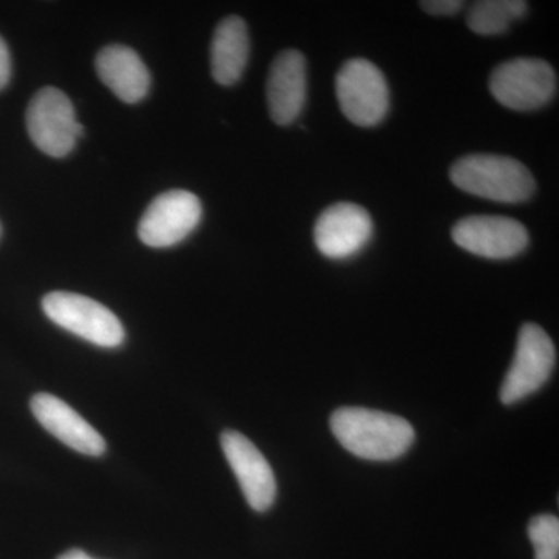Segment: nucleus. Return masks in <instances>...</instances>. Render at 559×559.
<instances>
[{"label":"nucleus","mask_w":559,"mask_h":559,"mask_svg":"<svg viewBox=\"0 0 559 559\" xmlns=\"http://www.w3.org/2000/svg\"><path fill=\"white\" fill-rule=\"evenodd\" d=\"M334 437L356 457L390 462L409 451L415 430L407 419L364 407H342L331 415Z\"/></svg>","instance_id":"obj_1"},{"label":"nucleus","mask_w":559,"mask_h":559,"mask_svg":"<svg viewBox=\"0 0 559 559\" xmlns=\"http://www.w3.org/2000/svg\"><path fill=\"white\" fill-rule=\"evenodd\" d=\"M452 183L484 200L520 204L536 191L535 178L524 164L498 154H471L452 165Z\"/></svg>","instance_id":"obj_2"},{"label":"nucleus","mask_w":559,"mask_h":559,"mask_svg":"<svg viewBox=\"0 0 559 559\" xmlns=\"http://www.w3.org/2000/svg\"><path fill=\"white\" fill-rule=\"evenodd\" d=\"M43 310L51 322L97 347H120L127 336L112 311L81 294L55 290L44 297Z\"/></svg>","instance_id":"obj_3"},{"label":"nucleus","mask_w":559,"mask_h":559,"mask_svg":"<svg viewBox=\"0 0 559 559\" xmlns=\"http://www.w3.org/2000/svg\"><path fill=\"white\" fill-rule=\"evenodd\" d=\"M557 73L538 58H516L498 66L489 79L492 97L506 108L527 112L543 108L557 94Z\"/></svg>","instance_id":"obj_4"},{"label":"nucleus","mask_w":559,"mask_h":559,"mask_svg":"<svg viewBox=\"0 0 559 559\" xmlns=\"http://www.w3.org/2000/svg\"><path fill=\"white\" fill-rule=\"evenodd\" d=\"M336 95L344 116L358 127H377L388 116V81L377 66L362 58L342 66L336 76Z\"/></svg>","instance_id":"obj_5"},{"label":"nucleus","mask_w":559,"mask_h":559,"mask_svg":"<svg viewBox=\"0 0 559 559\" xmlns=\"http://www.w3.org/2000/svg\"><path fill=\"white\" fill-rule=\"evenodd\" d=\"M28 135L47 156L66 157L84 134L75 108L64 92L44 87L32 98L27 109Z\"/></svg>","instance_id":"obj_6"},{"label":"nucleus","mask_w":559,"mask_h":559,"mask_svg":"<svg viewBox=\"0 0 559 559\" xmlns=\"http://www.w3.org/2000/svg\"><path fill=\"white\" fill-rule=\"evenodd\" d=\"M557 362V349L549 334L535 323H525L518 337L516 353L500 388V401L507 406L538 392Z\"/></svg>","instance_id":"obj_7"},{"label":"nucleus","mask_w":559,"mask_h":559,"mask_svg":"<svg viewBox=\"0 0 559 559\" xmlns=\"http://www.w3.org/2000/svg\"><path fill=\"white\" fill-rule=\"evenodd\" d=\"M202 216L200 198L186 190L162 193L151 202L139 224V238L150 248H170L197 229Z\"/></svg>","instance_id":"obj_8"},{"label":"nucleus","mask_w":559,"mask_h":559,"mask_svg":"<svg viewBox=\"0 0 559 559\" xmlns=\"http://www.w3.org/2000/svg\"><path fill=\"white\" fill-rule=\"evenodd\" d=\"M455 245L473 255L507 260L520 255L528 246V231L509 216H468L452 229Z\"/></svg>","instance_id":"obj_9"},{"label":"nucleus","mask_w":559,"mask_h":559,"mask_svg":"<svg viewBox=\"0 0 559 559\" xmlns=\"http://www.w3.org/2000/svg\"><path fill=\"white\" fill-rule=\"evenodd\" d=\"M221 448L249 506L260 513L270 510L277 498V480L259 448L237 430L223 432Z\"/></svg>","instance_id":"obj_10"},{"label":"nucleus","mask_w":559,"mask_h":559,"mask_svg":"<svg viewBox=\"0 0 559 559\" xmlns=\"http://www.w3.org/2000/svg\"><path fill=\"white\" fill-rule=\"evenodd\" d=\"M373 221L366 209L352 202H340L323 210L316 221V248L331 260L356 255L370 241Z\"/></svg>","instance_id":"obj_11"},{"label":"nucleus","mask_w":559,"mask_h":559,"mask_svg":"<svg viewBox=\"0 0 559 559\" xmlns=\"http://www.w3.org/2000/svg\"><path fill=\"white\" fill-rule=\"evenodd\" d=\"M33 415L44 429L57 437L66 447L72 448L80 454L100 457L106 451V441L98 430L92 428L79 412L73 411L68 403L50 395L36 393L31 403Z\"/></svg>","instance_id":"obj_12"},{"label":"nucleus","mask_w":559,"mask_h":559,"mask_svg":"<svg viewBox=\"0 0 559 559\" xmlns=\"http://www.w3.org/2000/svg\"><path fill=\"white\" fill-rule=\"evenodd\" d=\"M267 106L272 120L293 123L307 102V61L297 50H285L272 62L267 76Z\"/></svg>","instance_id":"obj_13"},{"label":"nucleus","mask_w":559,"mask_h":559,"mask_svg":"<svg viewBox=\"0 0 559 559\" xmlns=\"http://www.w3.org/2000/svg\"><path fill=\"white\" fill-rule=\"evenodd\" d=\"M98 76L121 102H142L148 95L151 75L148 68L134 50L120 44L105 47L95 60Z\"/></svg>","instance_id":"obj_14"},{"label":"nucleus","mask_w":559,"mask_h":559,"mask_svg":"<svg viewBox=\"0 0 559 559\" xmlns=\"http://www.w3.org/2000/svg\"><path fill=\"white\" fill-rule=\"evenodd\" d=\"M250 40L246 22L229 16L219 22L213 35L210 62L212 75L221 86H231L241 79L249 60Z\"/></svg>","instance_id":"obj_15"},{"label":"nucleus","mask_w":559,"mask_h":559,"mask_svg":"<svg viewBox=\"0 0 559 559\" xmlns=\"http://www.w3.org/2000/svg\"><path fill=\"white\" fill-rule=\"evenodd\" d=\"M528 5L522 0H481L474 3L468 13V27L477 35H502L527 13Z\"/></svg>","instance_id":"obj_16"},{"label":"nucleus","mask_w":559,"mask_h":559,"mask_svg":"<svg viewBox=\"0 0 559 559\" xmlns=\"http://www.w3.org/2000/svg\"><path fill=\"white\" fill-rule=\"evenodd\" d=\"M535 559H559V521L554 514H539L528 525Z\"/></svg>","instance_id":"obj_17"},{"label":"nucleus","mask_w":559,"mask_h":559,"mask_svg":"<svg viewBox=\"0 0 559 559\" xmlns=\"http://www.w3.org/2000/svg\"><path fill=\"white\" fill-rule=\"evenodd\" d=\"M419 7L432 16H452L463 9V2L460 0H426V2H419Z\"/></svg>","instance_id":"obj_18"},{"label":"nucleus","mask_w":559,"mask_h":559,"mask_svg":"<svg viewBox=\"0 0 559 559\" xmlns=\"http://www.w3.org/2000/svg\"><path fill=\"white\" fill-rule=\"evenodd\" d=\"M11 79V58L10 50L5 40L0 36V91L9 84Z\"/></svg>","instance_id":"obj_19"},{"label":"nucleus","mask_w":559,"mask_h":559,"mask_svg":"<svg viewBox=\"0 0 559 559\" xmlns=\"http://www.w3.org/2000/svg\"><path fill=\"white\" fill-rule=\"evenodd\" d=\"M58 559H95L90 557V555L86 554V551L73 549L66 551V554H62L60 558Z\"/></svg>","instance_id":"obj_20"}]
</instances>
